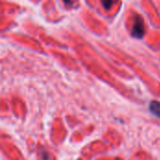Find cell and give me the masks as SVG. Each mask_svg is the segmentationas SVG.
<instances>
[{"label":"cell","mask_w":160,"mask_h":160,"mask_svg":"<svg viewBox=\"0 0 160 160\" xmlns=\"http://www.w3.org/2000/svg\"><path fill=\"white\" fill-rule=\"evenodd\" d=\"M149 109H150L151 112H152L154 115H156L157 117L160 118V101L153 100V101L150 103Z\"/></svg>","instance_id":"7a4b0ae2"},{"label":"cell","mask_w":160,"mask_h":160,"mask_svg":"<svg viewBox=\"0 0 160 160\" xmlns=\"http://www.w3.org/2000/svg\"><path fill=\"white\" fill-rule=\"evenodd\" d=\"M144 34H145L144 21H143V19L140 15H137L135 17L134 22H133V26H132V30H131V35H132V37H134L136 38H142Z\"/></svg>","instance_id":"6da1fadb"},{"label":"cell","mask_w":160,"mask_h":160,"mask_svg":"<svg viewBox=\"0 0 160 160\" xmlns=\"http://www.w3.org/2000/svg\"><path fill=\"white\" fill-rule=\"evenodd\" d=\"M113 2H114L113 0H101V3L105 8H110L112 6Z\"/></svg>","instance_id":"3957f363"}]
</instances>
